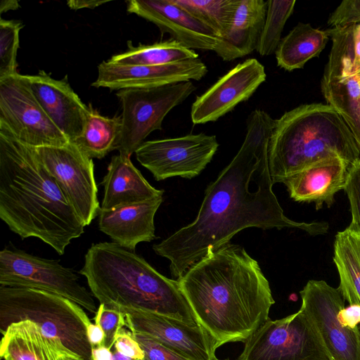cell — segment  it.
<instances>
[{
    "label": "cell",
    "instance_id": "1",
    "mask_svg": "<svg viewBox=\"0 0 360 360\" xmlns=\"http://www.w3.org/2000/svg\"><path fill=\"white\" fill-rule=\"evenodd\" d=\"M274 122L263 110L250 114L241 147L206 188L195 220L153 245L157 255L169 261L173 277L179 278L208 252L247 228L298 229L312 236L328 232L326 222L288 218L273 191L268 146Z\"/></svg>",
    "mask_w": 360,
    "mask_h": 360
},
{
    "label": "cell",
    "instance_id": "2",
    "mask_svg": "<svg viewBox=\"0 0 360 360\" xmlns=\"http://www.w3.org/2000/svg\"><path fill=\"white\" fill-rule=\"evenodd\" d=\"M178 281L197 323L218 347L245 342L269 319L275 303L258 262L230 242L208 252Z\"/></svg>",
    "mask_w": 360,
    "mask_h": 360
},
{
    "label": "cell",
    "instance_id": "3",
    "mask_svg": "<svg viewBox=\"0 0 360 360\" xmlns=\"http://www.w3.org/2000/svg\"><path fill=\"white\" fill-rule=\"evenodd\" d=\"M0 218L22 239L63 255L86 226L34 148L0 130Z\"/></svg>",
    "mask_w": 360,
    "mask_h": 360
},
{
    "label": "cell",
    "instance_id": "4",
    "mask_svg": "<svg viewBox=\"0 0 360 360\" xmlns=\"http://www.w3.org/2000/svg\"><path fill=\"white\" fill-rule=\"evenodd\" d=\"M79 274L107 308L143 310L198 324L178 279L165 277L142 257L114 242L93 244Z\"/></svg>",
    "mask_w": 360,
    "mask_h": 360
},
{
    "label": "cell",
    "instance_id": "5",
    "mask_svg": "<svg viewBox=\"0 0 360 360\" xmlns=\"http://www.w3.org/2000/svg\"><path fill=\"white\" fill-rule=\"evenodd\" d=\"M360 160V148L349 127L328 104L300 105L274 120L268 146L274 184L323 159Z\"/></svg>",
    "mask_w": 360,
    "mask_h": 360
},
{
    "label": "cell",
    "instance_id": "6",
    "mask_svg": "<svg viewBox=\"0 0 360 360\" xmlns=\"http://www.w3.org/2000/svg\"><path fill=\"white\" fill-rule=\"evenodd\" d=\"M29 320L59 347L84 360H92L87 337L91 323L83 308L64 297L48 291L0 286V332L13 323Z\"/></svg>",
    "mask_w": 360,
    "mask_h": 360
},
{
    "label": "cell",
    "instance_id": "7",
    "mask_svg": "<svg viewBox=\"0 0 360 360\" xmlns=\"http://www.w3.org/2000/svg\"><path fill=\"white\" fill-rule=\"evenodd\" d=\"M237 360H333L306 313L269 319L245 342Z\"/></svg>",
    "mask_w": 360,
    "mask_h": 360
},
{
    "label": "cell",
    "instance_id": "8",
    "mask_svg": "<svg viewBox=\"0 0 360 360\" xmlns=\"http://www.w3.org/2000/svg\"><path fill=\"white\" fill-rule=\"evenodd\" d=\"M195 89L192 82L153 88L118 91L122 105V129L116 150L130 157L155 130H161L168 112L182 103Z\"/></svg>",
    "mask_w": 360,
    "mask_h": 360
},
{
    "label": "cell",
    "instance_id": "9",
    "mask_svg": "<svg viewBox=\"0 0 360 360\" xmlns=\"http://www.w3.org/2000/svg\"><path fill=\"white\" fill-rule=\"evenodd\" d=\"M0 130L32 148L69 143L33 94L27 75L0 79Z\"/></svg>",
    "mask_w": 360,
    "mask_h": 360
},
{
    "label": "cell",
    "instance_id": "10",
    "mask_svg": "<svg viewBox=\"0 0 360 360\" xmlns=\"http://www.w3.org/2000/svg\"><path fill=\"white\" fill-rule=\"evenodd\" d=\"M0 286L30 288L57 294L91 313L98 308L91 292L79 282L72 269L48 259L6 248L0 252Z\"/></svg>",
    "mask_w": 360,
    "mask_h": 360
},
{
    "label": "cell",
    "instance_id": "11",
    "mask_svg": "<svg viewBox=\"0 0 360 360\" xmlns=\"http://www.w3.org/2000/svg\"><path fill=\"white\" fill-rule=\"evenodd\" d=\"M219 148L214 135L203 133L145 141L135 152L137 160L156 181L199 175Z\"/></svg>",
    "mask_w": 360,
    "mask_h": 360
},
{
    "label": "cell",
    "instance_id": "12",
    "mask_svg": "<svg viewBox=\"0 0 360 360\" xmlns=\"http://www.w3.org/2000/svg\"><path fill=\"white\" fill-rule=\"evenodd\" d=\"M35 150L82 222L89 225L101 210L92 159L72 142Z\"/></svg>",
    "mask_w": 360,
    "mask_h": 360
},
{
    "label": "cell",
    "instance_id": "13",
    "mask_svg": "<svg viewBox=\"0 0 360 360\" xmlns=\"http://www.w3.org/2000/svg\"><path fill=\"white\" fill-rule=\"evenodd\" d=\"M302 309L314 323L333 360H360V328L350 329L338 319L345 299L338 288L309 280L300 292Z\"/></svg>",
    "mask_w": 360,
    "mask_h": 360
},
{
    "label": "cell",
    "instance_id": "14",
    "mask_svg": "<svg viewBox=\"0 0 360 360\" xmlns=\"http://www.w3.org/2000/svg\"><path fill=\"white\" fill-rule=\"evenodd\" d=\"M120 311L124 313L126 327L132 333L147 335L188 360H218L217 342L198 324L143 310Z\"/></svg>",
    "mask_w": 360,
    "mask_h": 360
},
{
    "label": "cell",
    "instance_id": "15",
    "mask_svg": "<svg viewBox=\"0 0 360 360\" xmlns=\"http://www.w3.org/2000/svg\"><path fill=\"white\" fill-rule=\"evenodd\" d=\"M266 78L264 67L256 58L238 63L196 98L191 110L192 122L217 121L248 101Z\"/></svg>",
    "mask_w": 360,
    "mask_h": 360
},
{
    "label": "cell",
    "instance_id": "16",
    "mask_svg": "<svg viewBox=\"0 0 360 360\" xmlns=\"http://www.w3.org/2000/svg\"><path fill=\"white\" fill-rule=\"evenodd\" d=\"M207 72L198 58L160 65H122L103 61L91 86L110 90L128 88H153L180 82L198 81Z\"/></svg>",
    "mask_w": 360,
    "mask_h": 360
},
{
    "label": "cell",
    "instance_id": "17",
    "mask_svg": "<svg viewBox=\"0 0 360 360\" xmlns=\"http://www.w3.org/2000/svg\"><path fill=\"white\" fill-rule=\"evenodd\" d=\"M127 10L157 25L187 49L214 51L217 36L171 0H131Z\"/></svg>",
    "mask_w": 360,
    "mask_h": 360
},
{
    "label": "cell",
    "instance_id": "18",
    "mask_svg": "<svg viewBox=\"0 0 360 360\" xmlns=\"http://www.w3.org/2000/svg\"><path fill=\"white\" fill-rule=\"evenodd\" d=\"M38 102L70 142L83 132L89 112L86 105L65 79L58 80L45 72L27 75Z\"/></svg>",
    "mask_w": 360,
    "mask_h": 360
},
{
    "label": "cell",
    "instance_id": "19",
    "mask_svg": "<svg viewBox=\"0 0 360 360\" xmlns=\"http://www.w3.org/2000/svg\"><path fill=\"white\" fill-rule=\"evenodd\" d=\"M350 163L339 157L317 161L288 177L283 184L290 197L300 202H313L316 209L334 202L335 195L344 189Z\"/></svg>",
    "mask_w": 360,
    "mask_h": 360
},
{
    "label": "cell",
    "instance_id": "20",
    "mask_svg": "<svg viewBox=\"0 0 360 360\" xmlns=\"http://www.w3.org/2000/svg\"><path fill=\"white\" fill-rule=\"evenodd\" d=\"M162 196L143 202L100 210L99 229L114 243L134 251L138 243L154 240V218Z\"/></svg>",
    "mask_w": 360,
    "mask_h": 360
},
{
    "label": "cell",
    "instance_id": "21",
    "mask_svg": "<svg viewBox=\"0 0 360 360\" xmlns=\"http://www.w3.org/2000/svg\"><path fill=\"white\" fill-rule=\"evenodd\" d=\"M267 1L238 0L231 22L213 51L224 61L243 58L257 49L266 19Z\"/></svg>",
    "mask_w": 360,
    "mask_h": 360
},
{
    "label": "cell",
    "instance_id": "22",
    "mask_svg": "<svg viewBox=\"0 0 360 360\" xmlns=\"http://www.w3.org/2000/svg\"><path fill=\"white\" fill-rule=\"evenodd\" d=\"M104 196L101 210L139 202L163 195L164 191L152 186L135 167L130 157L112 156L101 182Z\"/></svg>",
    "mask_w": 360,
    "mask_h": 360
},
{
    "label": "cell",
    "instance_id": "23",
    "mask_svg": "<svg viewBox=\"0 0 360 360\" xmlns=\"http://www.w3.org/2000/svg\"><path fill=\"white\" fill-rule=\"evenodd\" d=\"M1 334L0 356L4 360H65L64 352L69 350L46 337L29 320L11 323Z\"/></svg>",
    "mask_w": 360,
    "mask_h": 360
},
{
    "label": "cell",
    "instance_id": "24",
    "mask_svg": "<svg viewBox=\"0 0 360 360\" xmlns=\"http://www.w3.org/2000/svg\"><path fill=\"white\" fill-rule=\"evenodd\" d=\"M333 262L340 277L338 288L350 304L360 305V227L351 222L338 231L334 242Z\"/></svg>",
    "mask_w": 360,
    "mask_h": 360
},
{
    "label": "cell",
    "instance_id": "25",
    "mask_svg": "<svg viewBox=\"0 0 360 360\" xmlns=\"http://www.w3.org/2000/svg\"><path fill=\"white\" fill-rule=\"evenodd\" d=\"M328 39L326 30L299 22L281 39L275 53L278 66L287 71L302 68L321 53Z\"/></svg>",
    "mask_w": 360,
    "mask_h": 360
},
{
    "label": "cell",
    "instance_id": "26",
    "mask_svg": "<svg viewBox=\"0 0 360 360\" xmlns=\"http://www.w3.org/2000/svg\"><path fill=\"white\" fill-rule=\"evenodd\" d=\"M321 92L328 105L345 122L360 148V72L348 77H322Z\"/></svg>",
    "mask_w": 360,
    "mask_h": 360
},
{
    "label": "cell",
    "instance_id": "27",
    "mask_svg": "<svg viewBox=\"0 0 360 360\" xmlns=\"http://www.w3.org/2000/svg\"><path fill=\"white\" fill-rule=\"evenodd\" d=\"M332 41L323 76L348 77L360 72V23L333 27L326 30Z\"/></svg>",
    "mask_w": 360,
    "mask_h": 360
},
{
    "label": "cell",
    "instance_id": "28",
    "mask_svg": "<svg viewBox=\"0 0 360 360\" xmlns=\"http://www.w3.org/2000/svg\"><path fill=\"white\" fill-rule=\"evenodd\" d=\"M121 129V116L104 117L89 104L83 132L72 143L89 158L101 159L116 150Z\"/></svg>",
    "mask_w": 360,
    "mask_h": 360
},
{
    "label": "cell",
    "instance_id": "29",
    "mask_svg": "<svg viewBox=\"0 0 360 360\" xmlns=\"http://www.w3.org/2000/svg\"><path fill=\"white\" fill-rule=\"evenodd\" d=\"M127 46L125 52L112 56L109 61L122 65H160L198 58L195 51L173 39L137 46L129 41Z\"/></svg>",
    "mask_w": 360,
    "mask_h": 360
},
{
    "label": "cell",
    "instance_id": "30",
    "mask_svg": "<svg viewBox=\"0 0 360 360\" xmlns=\"http://www.w3.org/2000/svg\"><path fill=\"white\" fill-rule=\"evenodd\" d=\"M212 30L217 37L228 28L238 0H171Z\"/></svg>",
    "mask_w": 360,
    "mask_h": 360
},
{
    "label": "cell",
    "instance_id": "31",
    "mask_svg": "<svg viewBox=\"0 0 360 360\" xmlns=\"http://www.w3.org/2000/svg\"><path fill=\"white\" fill-rule=\"evenodd\" d=\"M295 3V0L267 1L265 22L256 49L262 56L276 53L283 30L293 12Z\"/></svg>",
    "mask_w": 360,
    "mask_h": 360
},
{
    "label": "cell",
    "instance_id": "32",
    "mask_svg": "<svg viewBox=\"0 0 360 360\" xmlns=\"http://www.w3.org/2000/svg\"><path fill=\"white\" fill-rule=\"evenodd\" d=\"M23 25L20 21L0 20V79L18 73L17 53L19 33Z\"/></svg>",
    "mask_w": 360,
    "mask_h": 360
},
{
    "label": "cell",
    "instance_id": "33",
    "mask_svg": "<svg viewBox=\"0 0 360 360\" xmlns=\"http://www.w3.org/2000/svg\"><path fill=\"white\" fill-rule=\"evenodd\" d=\"M94 321H98L105 334L104 345L111 349L114 346L115 336L123 327H126L124 313L117 309L107 308L100 304Z\"/></svg>",
    "mask_w": 360,
    "mask_h": 360
},
{
    "label": "cell",
    "instance_id": "34",
    "mask_svg": "<svg viewBox=\"0 0 360 360\" xmlns=\"http://www.w3.org/2000/svg\"><path fill=\"white\" fill-rule=\"evenodd\" d=\"M132 334L143 351V360H188L147 335Z\"/></svg>",
    "mask_w": 360,
    "mask_h": 360
},
{
    "label": "cell",
    "instance_id": "35",
    "mask_svg": "<svg viewBox=\"0 0 360 360\" xmlns=\"http://www.w3.org/2000/svg\"><path fill=\"white\" fill-rule=\"evenodd\" d=\"M349 201L352 221L360 227V160L350 165L343 189Z\"/></svg>",
    "mask_w": 360,
    "mask_h": 360
},
{
    "label": "cell",
    "instance_id": "36",
    "mask_svg": "<svg viewBox=\"0 0 360 360\" xmlns=\"http://www.w3.org/2000/svg\"><path fill=\"white\" fill-rule=\"evenodd\" d=\"M357 23H360V0L342 1L328 20L331 27Z\"/></svg>",
    "mask_w": 360,
    "mask_h": 360
},
{
    "label": "cell",
    "instance_id": "37",
    "mask_svg": "<svg viewBox=\"0 0 360 360\" xmlns=\"http://www.w3.org/2000/svg\"><path fill=\"white\" fill-rule=\"evenodd\" d=\"M114 349L120 353L132 359L143 360L144 353L132 333L126 328H122L115 336Z\"/></svg>",
    "mask_w": 360,
    "mask_h": 360
},
{
    "label": "cell",
    "instance_id": "38",
    "mask_svg": "<svg viewBox=\"0 0 360 360\" xmlns=\"http://www.w3.org/2000/svg\"><path fill=\"white\" fill-rule=\"evenodd\" d=\"M340 323L350 329H357L360 325V305L350 304L338 313Z\"/></svg>",
    "mask_w": 360,
    "mask_h": 360
},
{
    "label": "cell",
    "instance_id": "39",
    "mask_svg": "<svg viewBox=\"0 0 360 360\" xmlns=\"http://www.w3.org/2000/svg\"><path fill=\"white\" fill-rule=\"evenodd\" d=\"M87 337L91 349L104 345L105 334L100 323L94 321L87 328Z\"/></svg>",
    "mask_w": 360,
    "mask_h": 360
},
{
    "label": "cell",
    "instance_id": "40",
    "mask_svg": "<svg viewBox=\"0 0 360 360\" xmlns=\"http://www.w3.org/2000/svg\"><path fill=\"white\" fill-rule=\"evenodd\" d=\"M107 2L108 1L70 0L67 2V4L69 8L76 11L82 8H94Z\"/></svg>",
    "mask_w": 360,
    "mask_h": 360
},
{
    "label": "cell",
    "instance_id": "41",
    "mask_svg": "<svg viewBox=\"0 0 360 360\" xmlns=\"http://www.w3.org/2000/svg\"><path fill=\"white\" fill-rule=\"evenodd\" d=\"M92 360H113L112 352L105 345L92 348Z\"/></svg>",
    "mask_w": 360,
    "mask_h": 360
},
{
    "label": "cell",
    "instance_id": "42",
    "mask_svg": "<svg viewBox=\"0 0 360 360\" xmlns=\"http://www.w3.org/2000/svg\"><path fill=\"white\" fill-rule=\"evenodd\" d=\"M19 7L18 1L15 0H1L0 4V13L7 12L10 10H15Z\"/></svg>",
    "mask_w": 360,
    "mask_h": 360
},
{
    "label": "cell",
    "instance_id": "43",
    "mask_svg": "<svg viewBox=\"0 0 360 360\" xmlns=\"http://www.w3.org/2000/svg\"><path fill=\"white\" fill-rule=\"evenodd\" d=\"M112 357L113 360H138L125 356L124 354L120 353L115 349H114V350L112 351Z\"/></svg>",
    "mask_w": 360,
    "mask_h": 360
},
{
    "label": "cell",
    "instance_id": "44",
    "mask_svg": "<svg viewBox=\"0 0 360 360\" xmlns=\"http://www.w3.org/2000/svg\"><path fill=\"white\" fill-rule=\"evenodd\" d=\"M63 357L65 360H84L70 350L65 351Z\"/></svg>",
    "mask_w": 360,
    "mask_h": 360
},
{
    "label": "cell",
    "instance_id": "45",
    "mask_svg": "<svg viewBox=\"0 0 360 360\" xmlns=\"http://www.w3.org/2000/svg\"><path fill=\"white\" fill-rule=\"evenodd\" d=\"M226 360H229V359H226Z\"/></svg>",
    "mask_w": 360,
    "mask_h": 360
},
{
    "label": "cell",
    "instance_id": "46",
    "mask_svg": "<svg viewBox=\"0 0 360 360\" xmlns=\"http://www.w3.org/2000/svg\"><path fill=\"white\" fill-rule=\"evenodd\" d=\"M359 328H360V325H359Z\"/></svg>",
    "mask_w": 360,
    "mask_h": 360
}]
</instances>
